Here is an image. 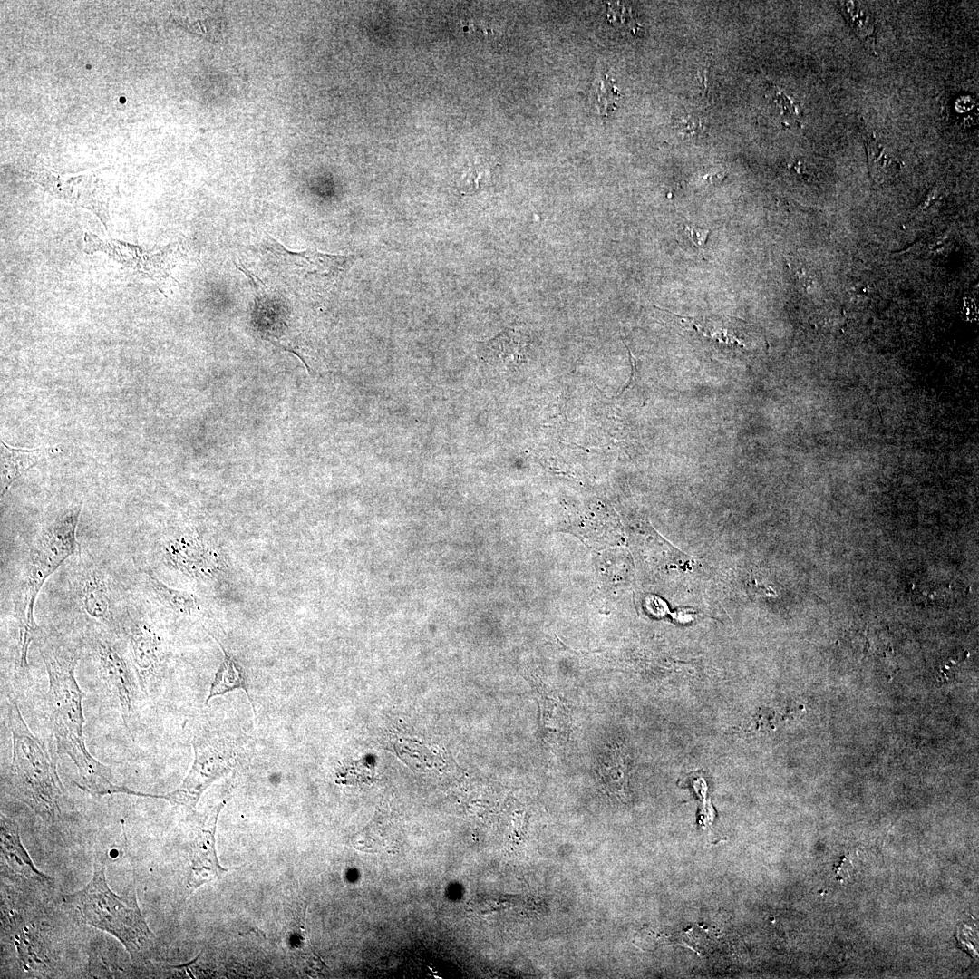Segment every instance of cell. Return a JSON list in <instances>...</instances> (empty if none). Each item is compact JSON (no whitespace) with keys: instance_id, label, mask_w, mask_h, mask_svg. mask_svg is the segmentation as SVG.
<instances>
[{"instance_id":"cell-18","label":"cell","mask_w":979,"mask_h":979,"mask_svg":"<svg viewBox=\"0 0 979 979\" xmlns=\"http://www.w3.org/2000/svg\"><path fill=\"white\" fill-rule=\"evenodd\" d=\"M836 5L864 46L876 54V24L872 13L860 2L838 1Z\"/></svg>"},{"instance_id":"cell-7","label":"cell","mask_w":979,"mask_h":979,"mask_svg":"<svg viewBox=\"0 0 979 979\" xmlns=\"http://www.w3.org/2000/svg\"><path fill=\"white\" fill-rule=\"evenodd\" d=\"M194 760L181 784L167 794L144 793L142 797L166 800L173 807L193 810L202 793L234 765L235 754L222 751L214 735L200 731L192 739Z\"/></svg>"},{"instance_id":"cell-24","label":"cell","mask_w":979,"mask_h":979,"mask_svg":"<svg viewBox=\"0 0 979 979\" xmlns=\"http://www.w3.org/2000/svg\"><path fill=\"white\" fill-rule=\"evenodd\" d=\"M695 130H697V124L694 122L693 119H692V118L682 119V131L683 132H693Z\"/></svg>"},{"instance_id":"cell-20","label":"cell","mask_w":979,"mask_h":979,"mask_svg":"<svg viewBox=\"0 0 979 979\" xmlns=\"http://www.w3.org/2000/svg\"><path fill=\"white\" fill-rule=\"evenodd\" d=\"M147 584L155 597L176 613L189 615L198 607L195 596L167 586L150 573L147 575Z\"/></svg>"},{"instance_id":"cell-16","label":"cell","mask_w":979,"mask_h":979,"mask_svg":"<svg viewBox=\"0 0 979 979\" xmlns=\"http://www.w3.org/2000/svg\"><path fill=\"white\" fill-rule=\"evenodd\" d=\"M44 449L24 450L8 446L1 440V498L11 485L44 456Z\"/></svg>"},{"instance_id":"cell-22","label":"cell","mask_w":979,"mask_h":979,"mask_svg":"<svg viewBox=\"0 0 979 979\" xmlns=\"http://www.w3.org/2000/svg\"><path fill=\"white\" fill-rule=\"evenodd\" d=\"M684 232L686 237L696 247H702L705 245L710 229L704 228H699L694 225H684Z\"/></svg>"},{"instance_id":"cell-15","label":"cell","mask_w":979,"mask_h":979,"mask_svg":"<svg viewBox=\"0 0 979 979\" xmlns=\"http://www.w3.org/2000/svg\"><path fill=\"white\" fill-rule=\"evenodd\" d=\"M211 636L219 645L224 654V659L215 674V677L213 682L211 683L209 693L206 699L205 704L207 705L208 702L216 696L223 695L224 693L234 691L236 689H241L246 693L255 713V707L253 705V702L249 693L247 675L244 667L232 655V654L226 651V649L217 637H215L214 635Z\"/></svg>"},{"instance_id":"cell-1","label":"cell","mask_w":979,"mask_h":979,"mask_svg":"<svg viewBox=\"0 0 979 979\" xmlns=\"http://www.w3.org/2000/svg\"><path fill=\"white\" fill-rule=\"evenodd\" d=\"M36 645L48 675L47 719L59 755L68 756L78 770L76 785L93 796L137 795L112 780L107 766L89 752L83 735L82 692L77 683L76 647L59 633L39 629Z\"/></svg>"},{"instance_id":"cell-19","label":"cell","mask_w":979,"mask_h":979,"mask_svg":"<svg viewBox=\"0 0 979 979\" xmlns=\"http://www.w3.org/2000/svg\"><path fill=\"white\" fill-rule=\"evenodd\" d=\"M481 351L487 361L507 365L523 354V341L515 331L507 329L484 343Z\"/></svg>"},{"instance_id":"cell-17","label":"cell","mask_w":979,"mask_h":979,"mask_svg":"<svg viewBox=\"0 0 979 979\" xmlns=\"http://www.w3.org/2000/svg\"><path fill=\"white\" fill-rule=\"evenodd\" d=\"M862 137L872 179L881 182L896 174L899 170L900 162L891 150L866 127L862 128Z\"/></svg>"},{"instance_id":"cell-10","label":"cell","mask_w":979,"mask_h":979,"mask_svg":"<svg viewBox=\"0 0 979 979\" xmlns=\"http://www.w3.org/2000/svg\"><path fill=\"white\" fill-rule=\"evenodd\" d=\"M79 604L87 616L100 627L121 634V617L116 615L110 579L97 566H86L77 580Z\"/></svg>"},{"instance_id":"cell-3","label":"cell","mask_w":979,"mask_h":979,"mask_svg":"<svg viewBox=\"0 0 979 979\" xmlns=\"http://www.w3.org/2000/svg\"><path fill=\"white\" fill-rule=\"evenodd\" d=\"M82 503L61 511L46 524L33 541L25 567L17 618L19 635L15 665L18 672L28 670V650L39 631L34 619L38 594L66 558L77 550L76 531Z\"/></svg>"},{"instance_id":"cell-4","label":"cell","mask_w":979,"mask_h":979,"mask_svg":"<svg viewBox=\"0 0 979 979\" xmlns=\"http://www.w3.org/2000/svg\"><path fill=\"white\" fill-rule=\"evenodd\" d=\"M66 898L83 924L111 934L133 961L141 963L149 959L156 936L138 906L135 894L119 896L110 888L102 862L95 859L90 882Z\"/></svg>"},{"instance_id":"cell-12","label":"cell","mask_w":979,"mask_h":979,"mask_svg":"<svg viewBox=\"0 0 979 979\" xmlns=\"http://www.w3.org/2000/svg\"><path fill=\"white\" fill-rule=\"evenodd\" d=\"M83 240L86 253L103 252L124 267L152 279L160 278L166 274V259L162 251L150 252L119 240L101 239L88 232L84 234Z\"/></svg>"},{"instance_id":"cell-5","label":"cell","mask_w":979,"mask_h":979,"mask_svg":"<svg viewBox=\"0 0 979 979\" xmlns=\"http://www.w3.org/2000/svg\"><path fill=\"white\" fill-rule=\"evenodd\" d=\"M259 250L271 273L299 296H325L330 293L355 258L312 249L292 251L269 235L262 238Z\"/></svg>"},{"instance_id":"cell-2","label":"cell","mask_w":979,"mask_h":979,"mask_svg":"<svg viewBox=\"0 0 979 979\" xmlns=\"http://www.w3.org/2000/svg\"><path fill=\"white\" fill-rule=\"evenodd\" d=\"M7 718L12 739L9 782L15 795L47 820L60 819L66 790L56 763L45 744L24 721L17 701L7 700Z\"/></svg>"},{"instance_id":"cell-21","label":"cell","mask_w":979,"mask_h":979,"mask_svg":"<svg viewBox=\"0 0 979 979\" xmlns=\"http://www.w3.org/2000/svg\"><path fill=\"white\" fill-rule=\"evenodd\" d=\"M591 93L594 104L601 114L607 115L616 109L619 92L607 74L600 73L594 81Z\"/></svg>"},{"instance_id":"cell-13","label":"cell","mask_w":979,"mask_h":979,"mask_svg":"<svg viewBox=\"0 0 979 979\" xmlns=\"http://www.w3.org/2000/svg\"><path fill=\"white\" fill-rule=\"evenodd\" d=\"M1 858L5 869L14 877L34 881H48L38 870L24 847L15 821L1 814Z\"/></svg>"},{"instance_id":"cell-14","label":"cell","mask_w":979,"mask_h":979,"mask_svg":"<svg viewBox=\"0 0 979 979\" xmlns=\"http://www.w3.org/2000/svg\"><path fill=\"white\" fill-rule=\"evenodd\" d=\"M163 550L166 560L187 575L200 577L208 571V548L193 533L183 532L169 538Z\"/></svg>"},{"instance_id":"cell-6","label":"cell","mask_w":979,"mask_h":979,"mask_svg":"<svg viewBox=\"0 0 979 979\" xmlns=\"http://www.w3.org/2000/svg\"><path fill=\"white\" fill-rule=\"evenodd\" d=\"M90 645L100 674L117 701L125 729L131 735L141 686L133 664L120 643V634L99 627L91 633Z\"/></svg>"},{"instance_id":"cell-9","label":"cell","mask_w":979,"mask_h":979,"mask_svg":"<svg viewBox=\"0 0 979 979\" xmlns=\"http://www.w3.org/2000/svg\"><path fill=\"white\" fill-rule=\"evenodd\" d=\"M226 801L213 807L195 826L189 846L190 870L187 879L188 895L205 883L222 877L228 868L218 862L216 851V827Z\"/></svg>"},{"instance_id":"cell-8","label":"cell","mask_w":979,"mask_h":979,"mask_svg":"<svg viewBox=\"0 0 979 979\" xmlns=\"http://www.w3.org/2000/svg\"><path fill=\"white\" fill-rule=\"evenodd\" d=\"M37 181L55 197L92 211L109 230L112 187L103 178L94 174L66 178L45 172L38 175Z\"/></svg>"},{"instance_id":"cell-11","label":"cell","mask_w":979,"mask_h":979,"mask_svg":"<svg viewBox=\"0 0 979 979\" xmlns=\"http://www.w3.org/2000/svg\"><path fill=\"white\" fill-rule=\"evenodd\" d=\"M121 630L125 633L131 663L141 686L144 692L161 661L162 644L154 625L145 618L129 615L121 619Z\"/></svg>"},{"instance_id":"cell-23","label":"cell","mask_w":979,"mask_h":979,"mask_svg":"<svg viewBox=\"0 0 979 979\" xmlns=\"http://www.w3.org/2000/svg\"><path fill=\"white\" fill-rule=\"evenodd\" d=\"M481 176H482V173L478 169L470 168V170H468L463 174V176H462V178L460 179V182L459 187L461 189V191L470 192L472 190L477 189V188L479 186V180L480 179Z\"/></svg>"}]
</instances>
